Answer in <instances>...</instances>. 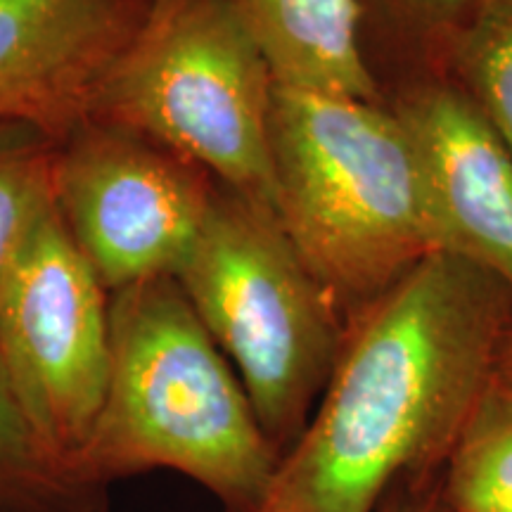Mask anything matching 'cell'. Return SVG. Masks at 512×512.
<instances>
[{
	"label": "cell",
	"mask_w": 512,
	"mask_h": 512,
	"mask_svg": "<svg viewBox=\"0 0 512 512\" xmlns=\"http://www.w3.org/2000/svg\"><path fill=\"white\" fill-rule=\"evenodd\" d=\"M512 292L434 252L349 318L302 437L259 512H377L406 479L441 475L489 392Z\"/></svg>",
	"instance_id": "6da1fadb"
},
{
	"label": "cell",
	"mask_w": 512,
	"mask_h": 512,
	"mask_svg": "<svg viewBox=\"0 0 512 512\" xmlns=\"http://www.w3.org/2000/svg\"><path fill=\"white\" fill-rule=\"evenodd\" d=\"M280 460L174 275L110 294V373L76 456L83 479L110 489L164 467L207 489L226 512H259Z\"/></svg>",
	"instance_id": "7a4b0ae2"
},
{
	"label": "cell",
	"mask_w": 512,
	"mask_h": 512,
	"mask_svg": "<svg viewBox=\"0 0 512 512\" xmlns=\"http://www.w3.org/2000/svg\"><path fill=\"white\" fill-rule=\"evenodd\" d=\"M271 157L275 216L347 318L425 256L448 252L396 112L275 83Z\"/></svg>",
	"instance_id": "3957f363"
},
{
	"label": "cell",
	"mask_w": 512,
	"mask_h": 512,
	"mask_svg": "<svg viewBox=\"0 0 512 512\" xmlns=\"http://www.w3.org/2000/svg\"><path fill=\"white\" fill-rule=\"evenodd\" d=\"M174 278L285 456L328 384L349 318L275 211L221 185Z\"/></svg>",
	"instance_id": "277c9868"
},
{
	"label": "cell",
	"mask_w": 512,
	"mask_h": 512,
	"mask_svg": "<svg viewBox=\"0 0 512 512\" xmlns=\"http://www.w3.org/2000/svg\"><path fill=\"white\" fill-rule=\"evenodd\" d=\"M275 76L223 0H147L91 121L155 140L273 209Z\"/></svg>",
	"instance_id": "5b68a950"
},
{
	"label": "cell",
	"mask_w": 512,
	"mask_h": 512,
	"mask_svg": "<svg viewBox=\"0 0 512 512\" xmlns=\"http://www.w3.org/2000/svg\"><path fill=\"white\" fill-rule=\"evenodd\" d=\"M0 368L38 444L76 472L110 373V292L55 204L0 283Z\"/></svg>",
	"instance_id": "8992f818"
},
{
	"label": "cell",
	"mask_w": 512,
	"mask_h": 512,
	"mask_svg": "<svg viewBox=\"0 0 512 512\" xmlns=\"http://www.w3.org/2000/svg\"><path fill=\"white\" fill-rule=\"evenodd\" d=\"M216 190L200 166L105 121H86L55 145V211L110 294L176 275Z\"/></svg>",
	"instance_id": "52a82bcc"
},
{
	"label": "cell",
	"mask_w": 512,
	"mask_h": 512,
	"mask_svg": "<svg viewBox=\"0 0 512 512\" xmlns=\"http://www.w3.org/2000/svg\"><path fill=\"white\" fill-rule=\"evenodd\" d=\"M147 0H0V124L62 143L91 121Z\"/></svg>",
	"instance_id": "ba28073f"
},
{
	"label": "cell",
	"mask_w": 512,
	"mask_h": 512,
	"mask_svg": "<svg viewBox=\"0 0 512 512\" xmlns=\"http://www.w3.org/2000/svg\"><path fill=\"white\" fill-rule=\"evenodd\" d=\"M411 138L448 252L512 292V155L470 95L434 86L396 110Z\"/></svg>",
	"instance_id": "9c48e42d"
},
{
	"label": "cell",
	"mask_w": 512,
	"mask_h": 512,
	"mask_svg": "<svg viewBox=\"0 0 512 512\" xmlns=\"http://www.w3.org/2000/svg\"><path fill=\"white\" fill-rule=\"evenodd\" d=\"M264 53L275 83L373 100L358 0H223Z\"/></svg>",
	"instance_id": "30bf717a"
},
{
	"label": "cell",
	"mask_w": 512,
	"mask_h": 512,
	"mask_svg": "<svg viewBox=\"0 0 512 512\" xmlns=\"http://www.w3.org/2000/svg\"><path fill=\"white\" fill-rule=\"evenodd\" d=\"M0 512H110V489L38 444L0 368Z\"/></svg>",
	"instance_id": "8fae6325"
},
{
	"label": "cell",
	"mask_w": 512,
	"mask_h": 512,
	"mask_svg": "<svg viewBox=\"0 0 512 512\" xmlns=\"http://www.w3.org/2000/svg\"><path fill=\"white\" fill-rule=\"evenodd\" d=\"M446 512H512V389L491 382L441 472Z\"/></svg>",
	"instance_id": "7c38bea8"
},
{
	"label": "cell",
	"mask_w": 512,
	"mask_h": 512,
	"mask_svg": "<svg viewBox=\"0 0 512 512\" xmlns=\"http://www.w3.org/2000/svg\"><path fill=\"white\" fill-rule=\"evenodd\" d=\"M55 143L0 124V283L38 216L53 204Z\"/></svg>",
	"instance_id": "4fadbf2b"
},
{
	"label": "cell",
	"mask_w": 512,
	"mask_h": 512,
	"mask_svg": "<svg viewBox=\"0 0 512 512\" xmlns=\"http://www.w3.org/2000/svg\"><path fill=\"white\" fill-rule=\"evenodd\" d=\"M472 98L512 155V0H482L456 36Z\"/></svg>",
	"instance_id": "5bb4252c"
},
{
	"label": "cell",
	"mask_w": 512,
	"mask_h": 512,
	"mask_svg": "<svg viewBox=\"0 0 512 512\" xmlns=\"http://www.w3.org/2000/svg\"><path fill=\"white\" fill-rule=\"evenodd\" d=\"M358 3H361L366 29L382 8L389 15L406 19V22L439 24V27L456 24L460 34V29L470 22L482 0H358Z\"/></svg>",
	"instance_id": "9a60e30c"
},
{
	"label": "cell",
	"mask_w": 512,
	"mask_h": 512,
	"mask_svg": "<svg viewBox=\"0 0 512 512\" xmlns=\"http://www.w3.org/2000/svg\"><path fill=\"white\" fill-rule=\"evenodd\" d=\"M377 512H446L441 475L406 479L396 484Z\"/></svg>",
	"instance_id": "2e32d148"
},
{
	"label": "cell",
	"mask_w": 512,
	"mask_h": 512,
	"mask_svg": "<svg viewBox=\"0 0 512 512\" xmlns=\"http://www.w3.org/2000/svg\"><path fill=\"white\" fill-rule=\"evenodd\" d=\"M494 382L501 384L505 389H512V328L508 330V335H505L501 354H498Z\"/></svg>",
	"instance_id": "e0dca14e"
}]
</instances>
